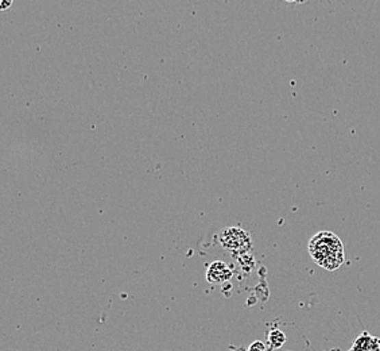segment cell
Segmentation results:
<instances>
[{"label":"cell","instance_id":"obj_1","mask_svg":"<svg viewBox=\"0 0 380 351\" xmlns=\"http://www.w3.org/2000/svg\"><path fill=\"white\" fill-rule=\"evenodd\" d=\"M307 249L314 263L331 271L338 269L345 261L342 242L331 231L317 232L309 241Z\"/></svg>","mask_w":380,"mask_h":351},{"label":"cell","instance_id":"obj_2","mask_svg":"<svg viewBox=\"0 0 380 351\" xmlns=\"http://www.w3.org/2000/svg\"><path fill=\"white\" fill-rule=\"evenodd\" d=\"M218 239L221 246L232 253L242 254L249 252L253 246L251 235L240 227L223 228L218 234Z\"/></svg>","mask_w":380,"mask_h":351},{"label":"cell","instance_id":"obj_3","mask_svg":"<svg viewBox=\"0 0 380 351\" xmlns=\"http://www.w3.org/2000/svg\"><path fill=\"white\" fill-rule=\"evenodd\" d=\"M232 277V269L228 263L214 261L207 269V280L211 284H223L229 281Z\"/></svg>","mask_w":380,"mask_h":351},{"label":"cell","instance_id":"obj_4","mask_svg":"<svg viewBox=\"0 0 380 351\" xmlns=\"http://www.w3.org/2000/svg\"><path fill=\"white\" fill-rule=\"evenodd\" d=\"M351 351H380V339L364 332L355 341Z\"/></svg>","mask_w":380,"mask_h":351},{"label":"cell","instance_id":"obj_5","mask_svg":"<svg viewBox=\"0 0 380 351\" xmlns=\"http://www.w3.org/2000/svg\"><path fill=\"white\" fill-rule=\"evenodd\" d=\"M267 341H268V345H270L271 349H279L286 343V335H285L283 331H281L278 328H274L268 332Z\"/></svg>","mask_w":380,"mask_h":351},{"label":"cell","instance_id":"obj_6","mask_svg":"<svg viewBox=\"0 0 380 351\" xmlns=\"http://www.w3.org/2000/svg\"><path fill=\"white\" fill-rule=\"evenodd\" d=\"M249 351H267V346L263 342L256 341L249 348Z\"/></svg>","mask_w":380,"mask_h":351},{"label":"cell","instance_id":"obj_7","mask_svg":"<svg viewBox=\"0 0 380 351\" xmlns=\"http://www.w3.org/2000/svg\"><path fill=\"white\" fill-rule=\"evenodd\" d=\"M12 3L14 0H0V10L1 11H7L12 7Z\"/></svg>","mask_w":380,"mask_h":351},{"label":"cell","instance_id":"obj_8","mask_svg":"<svg viewBox=\"0 0 380 351\" xmlns=\"http://www.w3.org/2000/svg\"><path fill=\"white\" fill-rule=\"evenodd\" d=\"M286 1H289V3H302L305 0H286Z\"/></svg>","mask_w":380,"mask_h":351}]
</instances>
